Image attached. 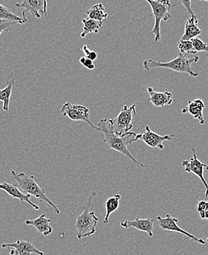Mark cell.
Returning <instances> with one entry per match:
<instances>
[{"mask_svg":"<svg viewBox=\"0 0 208 255\" xmlns=\"http://www.w3.org/2000/svg\"><path fill=\"white\" fill-rule=\"evenodd\" d=\"M98 128L100 131L102 132L104 134V142L108 149H112L119 152L131 159L134 163L138 164L143 168L149 167V166L139 162L138 159H135L128 149V145L138 140L137 138L138 133L129 131L123 135L116 134L112 130V126L109 120L108 119H101L98 123Z\"/></svg>","mask_w":208,"mask_h":255,"instance_id":"1","label":"cell"},{"mask_svg":"<svg viewBox=\"0 0 208 255\" xmlns=\"http://www.w3.org/2000/svg\"><path fill=\"white\" fill-rule=\"evenodd\" d=\"M187 55L180 53L178 56L169 62H161V61H155L153 59H148L143 62V68L146 71H150L152 69L166 68L180 73H186L190 76H198L199 73L193 70L192 64L197 63L200 60V57L194 55L193 58H187Z\"/></svg>","mask_w":208,"mask_h":255,"instance_id":"2","label":"cell"},{"mask_svg":"<svg viewBox=\"0 0 208 255\" xmlns=\"http://www.w3.org/2000/svg\"><path fill=\"white\" fill-rule=\"evenodd\" d=\"M96 196V192H93L90 195L83 205L82 213L75 220V232L78 239L89 237L96 233L97 225L100 219L97 217L95 212L91 210L92 199Z\"/></svg>","mask_w":208,"mask_h":255,"instance_id":"3","label":"cell"},{"mask_svg":"<svg viewBox=\"0 0 208 255\" xmlns=\"http://www.w3.org/2000/svg\"><path fill=\"white\" fill-rule=\"evenodd\" d=\"M12 177L16 180L15 185L20 189V190L25 193V194L30 195L33 196L38 200L45 202L51 207L55 214L59 215L60 210L54 204L45 193V190L41 188L35 181V176L33 175L27 176L24 173H16L14 170L10 172Z\"/></svg>","mask_w":208,"mask_h":255,"instance_id":"4","label":"cell"},{"mask_svg":"<svg viewBox=\"0 0 208 255\" xmlns=\"http://www.w3.org/2000/svg\"><path fill=\"white\" fill-rule=\"evenodd\" d=\"M152 8V13L155 17V24L153 29L150 32L151 34L155 35V41L161 39L162 32L160 30V24L162 21H167L172 18L170 11L172 4L170 0H146Z\"/></svg>","mask_w":208,"mask_h":255,"instance_id":"5","label":"cell"},{"mask_svg":"<svg viewBox=\"0 0 208 255\" xmlns=\"http://www.w3.org/2000/svg\"><path fill=\"white\" fill-rule=\"evenodd\" d=\"M136 115V104L128 107L124 105L116 118L109 120L112 129L116 134L123 135L133 128L134 115Z\"/></svg>","mask_w":208,"mask_h":255,"instance_id":"6","label":"cell"},{"mask_svg":"<svg viewBox=\"0 0 208 255\" xmlns=\"http://www.w3.org/2000/svg\"><path fill=\"white\" fill-rule=\"evenodd\" d=\"M61 113L63 116L68 117L72 121H83L89 124L92 128L99 130V128L92 124L89 118V110L84 106L72 105L70 102H67L61 107Z\"/></svg>","mask_w":208,"mask_h":255,"instance_id":"7","label":"cell"},{"mask_svg":"<svg viewBox=\"0 0 208 255\" xmlns=\"http://www.w3.org/2000/svg\"><path fill=\"white\" fill-rule=\"evenodd\" d=\"M157 221L159 227L163 229V230L180 233V234H183V236L190 238V239L199 243V244H203V245H205L206 244V241L203 240V238H197L194 235L191 234L189 232L186 231V230L181 228L178 225L179 220L176 219V218L172 217L170 214H166L165 218L159 216L157 217Z\"/></svg>","mask_w":208,"mask_h":255,"instance_id":"8","label":"cell"},{"mask_svg":"<svg viewBox=\"0 0 208 255\" xmlns=\"http://www.w3.org/2000/svg\"><path fill=\"white\" fill-rule=\"evenodd\" d=\"M192 157L188 160H183L182 162V165L185 167V171L188 172V173H193L200 178V180L206 187V200L208 201V184L204 177V170L207 164L199 160L197 153H196L195 148H192Z\"/></svg>","mask_w":208,"mask_h":255,"instance_id":"9","label":"cell"},{"mask_svg":"<svg viewBox=\"0 0 208 255\" xmlns=\"http://www.w3.org/2000/svg\"><path fill=\"white\" fill-rule=\"evenodd\" d=\"M14 5L18 8L24 9L22 12L23 18H26L27 12L37 18H41V13L47 18V0H23L21 2L15 3Z\"/></svg>","mask_w":208,"mask_h":255,"instance_id":"10","label":"cell"},{"mask_svg":"<svg viewBox=\"0 0 208 255\" xmlns=\"http://www.w3.org/2000/svg\"><path fill=\"white\" fill-rule=\"evenodd\" d=\"M175 136L174 134H167L164 136L159 135L158 133H155L149 126H146L145 128V131L142 133H138L137 138L138 140H142L145 142L148 146L151 147H157V148L163 150L164 149V145L163 142L165 141H169L173 139Z\"/></svg>","mask_w":208,"mask_h":255,"instance_id":"11","label":"cell"},{"mask_svg":"<svg viewBox=\"0 0 208 255\" xmlns=\"http://www.w3.org/2000/svg\"><path fill=\"white\" fill-rule=\"evenodd\" d=\"M121 226L125 229L134 228L139 231L144 232L149 235V237L154 236V220L152 219H139L135 220H123L121 221Z\"/></svg>","mask_w":208,"mask_h":255,"instance_id":"12","label":"cell"},{"mask_svg":"<svg viewBox=\"0 0 208 255\" xmlns=\"http://www.w3.org/2000/svg\"><path fill=\"white\" fill-rule=\"evenodd\" d=\"M1 248H13L17 251L18 255H44L43 252L38 250L36 247L32 244L30 241H21L18 240L16 242L12 244H1Z\"/></svg>","mask_w":208,"mask_h":255,"instance_id":"13","label":"cell"},{"mask_svg":"<svg viewBox=\"0 0 208 255\" xmlns=\"http://www.w3.org/2000/svg\"><path fill=\"white\" fill-rule=\"evenodd\" d=\"M0 190H4L7 194L10 195L11 197L18 199L21 202L24 201V202L27 203L29 205L31 206L35 210H38L40 209L39 206L35 204L34 203L30 201V199L31 196L23 193L14 184H10L7 182L1 183V184H0Z\"/></svg>","mask_w":208,"mask_h":255,"instance_id":"14","label":"cell"},{"mask_svg":"<svg viewBox=\"0 0 208 255\" xmlns=\"http://www.w3.org/2000/svg\"><path fill=\"white\" fill-rule=\"evenodd\" d=\"M149 98L148 103L153 104L155 107H163L165 106L172 105L173 103V95L172 92H158L153 87H148Z\"/></svg>","mask_w":208,"mask_h":255,"instance_id":"15","label":"cell"},{"mask_svg":"<svg viewBox=\"0 0 208 255\" xmlns=\"http://www.w3.org/2000/svg\"><path fill=\"white\" fill-rule=\"evenodd\" d=\"M51 219H47L46 214H42L33 220H26L25 224L28 226H33L36 229L40 234L44 236H48L52 233V227L50 225Z\"/></svg>","mask_w":208,"mask_h":255,"instance_id":"16","label":"cell"},{"mask_svg":"<svg viewBox=\"0 0 208 255\" xmlns=\"http://www.w3.org/2000/svg\"><path fill=\"white\" fill-rule=\"evenodd\" d=\"M205 108L206 105L204 102L198 98L194 101H189L188 105L182 110V113L191 114L195 119L199 120L201 125H203L205 124V118L203 116V110Z\"/></svg>","mask_w":208,"mask_h":255,"instance_id":"17","label":"cell"},{"mask_svg":"<svg viewBox=\"0 0 208 255\" xmlns=\"http://www.w3.org/2000/svg\"><path fill=\"white\" fill-rule=\"evenodd\" d=\"M199 19L197 15H193L186 21L185 33L180 40H191L203 33V30L198 27Z\"/></svg>","mask_w":208,"mask_h":255,"instance_id":"18","label":"cell"},{"mask_svg":"<svg viewBox=\"0 0 208 255\" xmlns=\"http://www.w3.org/2000/svg\"><path fill=\"white\" fill-rule=\"evenodd\" d=\"M15 83H16V78H15L13 73L11 72L7 76V87L2 90L0 89V101H2V110L5 112L9 111L10 97H11Z\"/></svg>","mask_w":208,"mask_h":255,"instance_id":"19","label":"cell"},{"mask_svg":"<svg viewBox=\"0 0 208 255\" xmlns=\"http://www.w3.org/2000/svg\"><path fill=\"white\" fill-rule=\"evenodd\" d=\"M82 23L84 24L83 32L81 33V37L82 38H86L89 33L98 34L103 27L102 21L91 19V18H83Z\"/></svg>","mask_w":208,"mask_h":255,"instance_id":"20","label":"cell"},{"mask_svg":"<svg viewBox=\"0 0 208 255\" xmlns=\"http://www.w3.org/2000/svg\"><path fill=\"white\" fill-rule=\"evenodd\" d=\"M121 196L120 194H115L113 196L109 197L105 202V209H106V216L104 219V224H107L109 223V217L112 213H115L120 205Z\"/></svg>","mask_w":208,"mask_h":255,"instance_id":"21","label":"cell"},{"mask_svg":"<svg viewBox=\"0 0 208 255\" xmlns=\"http://www.w3.org/2000/svg\"><path fill=\"white\" fill-rule=\"evenodd\" d=\"M88 18L102 21L108 17V13L105 12V7L103 3L94 4L87 10Z\"/></svg>","mask_w":208,"mask_h":255,"instance_id":"22","label":"cell"},{"mask_svg":"<svg viewBox=\"0 0 208 255\" xmlns=\"http://www.w3.org/2000/svg\"><path fill=\"white\" fill-rule=\"evenodd\" d=\"M0 21H16L19 24H23L27 22V18L16 16L10 9L0 3Z\"/></svg>","mask_w":208,"mask_h":255,"instance_id":"23","label":"cell"},{"mask_svg":"<svg viewBox=\"0 0 208 255\" xmlns=\"http://www.w3.org/2000/svg\"><path fill=\"white\" fill-rule=\"evenodd\" d=\"M177 47L180 53L183 55L196 54L191 40H180L177 43Z\"/></svg>","mask_w":208,"mask_h":255,"instance_id":"24","label":"cell"},{"mask_svg":"<svg viewBox=\"0 0 208 255\" xmlns=\"http://www.w3.org/2000/svg\"><path fill=\"white\" fill-rule=\"evenodd\" d=\"M191 40L192 41L193 47H194V51L196 53H198V52H206V53H208V44L207 43L204 42L203 40L197 38V37Z\"/></svg>","mask_w":208,"mask_h":255,"instance_id":"25","label":"cell"},{"mask_svg":"<svg viewBox=\"0 0 208 255\" xmlns=\"http://www.w3.org/2000/svg\"><path fill=\"white\" fill-rule=\"evenodd\" d=\"M18 24L16 21H0V36L2 32H11V29Z\"/></svg>","mask_w":208,"mask_h":255,"instance_id":"26","label":"cell"},{"mask_svg":"<svg viewBox=\"0 0 208 255\" xmlns=\"http://www.w3.org/2000/svg\"><path fill=\"white\" fill-rule=\"evenodd\" d=\"M83 52H84L85 57L89 59L92 60V61H95L98 58V55L93 50H91L87 45H84L82 47Z\"/></svg>","mask_w":208,"mask_h":255,"instance_id":"27","label":"cell"},{"mask_svg":"<svg viewBox=\"0 0 208 255\" xmlns=\"http://www.w3.org/2000/svg\"><path fill=\"white\" fill-rule=\"evenodd\" d=\"M79 62L84 66V67L87 68L89 70H93L95 68V64L92 60L89 59L87 57H81L79 59Z\"/></svg>","mask_w":208,"mask_h":255,"instance_id":"28","label":"cell"},{"mask_svg":"<svg viewBox=\"0 0 208 255\" xmlns=\"http://www.w3.org/2000/svg\"><path fill=\"white\" fill-rule=\"evenodd\" d=\"M179 3L186 7L188 13H189V14H191V16L194 15L192 8H191V0H179Z\"/></svg>","mask_w":208,"mask_h":255,"instance_id":"29","label":"cell"},{"mask_svg":"<svg viewBox=\"0 0 208 255\" xmlns=\"http://www.w3.org/2000/svg\"><path fill=\"white\" fill-rule=\"evenodd\" d=\"M202 219L208 220V201H206V205L205 210L202 213H199Z\"/></svg>","mask_w":208,"mask_h":255,"instance_id":"30","label":"cell"},{"mask_svg":"<svg viewBox=\"0 0 208 255\" xmlns=\"http://www.w3.org/2000/svg\"><path fill=\"white\" fill-rule=\"evenodd\" d=\"M9 250V254L7 255H18L17 251L15 249L7 248Z\"/></svg>","mask_w":208,"mask_h":255,"instance_id":"31","label":"cell"},{"mask_svg":"<svg viewBox=\"0 0 208 255\" xmlns=\"http://www.w3.org/2000/svg\"><path fill=\"white\" fill-rule=\"evenodd\" d=\"M206 170H207L208 172V164H207V166H206Z\"/></svg>","mask_w":208,"mask_h":255,"instance_id":"32","label":"cell"},{"mask_svg":"<svg viewBox=\"0 0 208 255\" xmlns=\"http://www.w3.org/2000/svg\"><path fill=\"white\" fill-rule=\"evenodd\" d=\"M200 1H207V2H208V0H200Z\"/></svg>","mask_w":208,"mask_h":255,"instance_id":"33","label":"cell"}]
</instances>
